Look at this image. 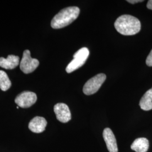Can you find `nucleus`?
Returning a JSON list of instances; mask_svg holds the SVG:
<instances>
[{
  "label": "nucleus",
  "instance_id": "nucleus-16",
  "mask_svg": "<svg viewBox=\"0 0 152 152\" xmlns=\"http://www.w3.org/2000/svg\"><path fill=\"white\" fill-rule=\"evenodd\" d=\"M147 7L148 9H150L152 10V0H149L148 1Z\"/></svg>",
  "mask_w": 152,
  "mask_h": 152
},
{
  "label": "nucleus",
  "instance_id": "nucleus-15",
  "mask_svg": "<svg viewBox=\"0 0 152 152\" xmlns=\"http://www.w3.org/2000/svg\"><path fill=\"white\" fill-rule=\"evenodd\" d=\"M127 1L132 4H135L138 3V2H142L144 1L143 0H127Z\"/></svg>",
  "mask_w": 152,
  "mask_h": 152
},
{
  "label": "nucleus",
  "instance_id": "nucleus-4",
  "mask_svg": "<svg viewBox=\"0 0 152 152\" xmlns=\"http://www.w3.org/2000/svg\"><path fill=\"white\" fill-rule=\"evenodd\" d=\"M106 75L100 73L88 80L83 88V92L86 95H91L98 91L106 80Z\"/></svg>",
  "mask_w": 152,
  "mask_h": 152
},
{
  "label": "nucleus",
  "instance_id": "nucleus-17",
  "mask_svg": "<svg viewBox=\"0 0 152 152\" xmlns=\"http://www.w3.org/2000/svg\"><path fill=\"white\" fill-rule=\"evenodd\" d=\"M19 107H16V108L17 109H19Z\"/></svg>",
  "mask_w": 152,
  "mask_h": 152
},
{
  "label": "nucleus",
  "instance_id": "nucleus-2",
  "mask_svg": "<svg viewBox=\"0 0 152 152\" xmlns=\"http://www.w3.org/2000/svg\"><path fill=\"white\" fill-rule=\"evenodd\" d=\"M80 12V9L76 6L64 8L53 18L51 26L54 29H60L68 26L78 17Z\"/></svg>",
  "mask_w": 152,
  "mask_h": 152
},
{
  "label": "nucleus",
  "instance_id": "nucleus-14",
  "mask_svg": "<svg viewBox=\"0 0 152 152\" xmlns=\"http://www.w3.org/2000/svg\"><path fill=\"white\" fill-rule=\"evenodd\" d=\"M146 64L149 66H152V50L147 57Z\"/></svg>",
  "mask_w": 152,
  "mask_h": 152
},
{
  "label": "nucleus",
  "instance_id": "nucleus-7",
  "mask_svg": "<svg viewBox=\"0 0 152 152\" xmlns=\"http://www.w3.org/2000/svg\"><path fill=\"white\" fill-rule=\"evenodd\" d=\"M54 110L56 118L62 123H66L71 120V113L68 106L64 103L56 104L55 105Z\"/></svg>",
  "mask_w": 152,
  "mask_h": 152
},
{
  "label": "nucleus",
  "instance_id": "nucleus-3",
  "mask_svg": "<svg viewBox=\"0 0 152 152\" xmlns=\"http://www.w3.org/2000/svg\"><path fill=\"white\" fill-rule=\"evenodd\" d=\"M89 54L90 52L87 48H82L78 50L73 55V59L67 65L66 72L71 73L81 67L86 61Z\"/></svg>",
  "mask_w": 152,
  "mask_h": 152
},
{
  "label": "nucleus",
  "instance_id": "nucleus-8",
  "mask_svg": "<svg viewBox=\"0 0 152 152\" xmlns=\"http://www.w3.org/2000/svg\"><path fill=\"white\" fill-rule=\"evenodd\" d=\"M103 138L109 152H118L117 141L113 132L109 128H106L103 131Z\"/></svg>",
  "mask_w": 152,
  "mask_h": 152
},
{
  "label": "nucleus",
  "instance_id": "nucleus-11",
  "mask_svg": "<svg viewBox=\"0 0 152 152\" xmlns=\"http://www.w3.org/2000/svg\"><path fill=\"white\" fill-rule=\"evenodd\" d=\"M149 143L145 137L137 138L131 145V149L136 152H147L149 149Z\"/></svg>",
  "mask_w": 152,
  "mask_h": 152
},
{
  "label": "nucleus",
  "instance_id": "nucleus-5",
  "mask_svg": "<svg viewBox=\"0 0 152 152\" xmlns=\"http://www.w3.org/2000/svg\"><path fill=\"white\" fill-rule=\"evenodd\" d=\"M39 61L33 59L31 56L30 51L26 50L24 51L23 58L20 63V68L25 74H29L33 72L38 67Z\"/></svg>",
  "mask_w": 152,
  "mask_h": 152
},
{
  "label": "nucleus",
  "instance_id": "nucleus-13",
  "mask_svg": "<svg viewBox=\"0 0 152 152\" xmlns=\"http://www.w3.org/2000/svg\"><path fill=\"white\" fill-rule=\"evenodd\" d=\"M11 86V82L5 72L0 71V88L6 91Z\"/></svg>",
  "mask_w": 152,
  "mask_h": 152
},
{
  "label": "nucleus",
  "instance_id": "nucleus-6",
  "mask_svg": "<svg viewBox=\"0 0 152 152\" xmlns=\"http://www.w3.org/2000/svg\"><path fill=\"white\" fill-rule=\"evenodd\" d=\"M37 99V95L34 92L24 91L16 96L15 102L18 107L23 108H27L31 107L36 102Z\"/></svg>",
  "mask_w": 152,
  "mask_h": 152
},
{
  "label": "nucleus",
  "instance_id": "nucleus-12",
  "mask_svg": "<svg viewBox=\"0 0 152 152\" xmlns=\"http://www.w3.org/2000/svg\"><path fill=\"white\" fill-rule=\"evenodd\" d=\"M141 109L148 111L152 109V88L148 90L141 98L139 103Z\"/></svg>",
  "mask_w": 152,
  "mask_h": 152
},
{
  "label": "nucleus",
  "instance_id": "nucleus-9",
  "mask_svg": "<svg viewBox=\"0 0 152 152\" xmlns=\"http://www.w3.org/2000/svg\"><path fill=\"white\" fill-rule=\"evenodd\" d=\"M47 121L42 117L37 116L31 120L28 125L29 130L34 133H41L45 130Z\"/></svg>",
  "mask_w": 152,
  "mask_h": 152
},
{
  "label": "nucleus",
  "instance_id": "nucleus-1",
  "mask_svg": "<svg viewBox=\"0 0 152 152\" xmlns=\"http://www.w3.org/2000/svg\"><path fill=\"white\" fill-rule=\"evenodd\" d=\"M114 27L118 32L125 36L135 35L141 29V23L136 17L123 15L118 17L114 23Z\"/></svg>",
  "mask_w": 152,
  "mask_h": 152
},
{
  "label": "nucleus",
  "instance_id": "nucleus-10",
  "mask_svg": "<svg viewBox=\"0 0 152 152\" xmlns=\"http://www.w3.org/2000/svg\"><path fill=\"white\" fill-rule=\"evenodd\" d=\"M19 64V57L13 55H9L5 59L0 58V66L6 69H13Z\"/></svg>",
  "mask_w": 152,
  "mask_h": 152
}]
</instances>
